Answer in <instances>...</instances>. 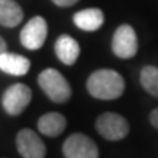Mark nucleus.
<instances>
[{
  "mask_svg": "<svg viewBox=\"0 0 158 158\" xmlns=\"http://www.w3.org/2000/svg\"><path fill=\"white\" fill-rule=\"evenodd\" d=\"M86 89L98 100H116L123 94L124 79L122 75L111 69H100L86 81Z\"/></svg>",
  "mask_w": 158,
  "mask_h": 158,
  "instance_id": "nucleus-1",
  "label": "nucleus"
},
{
  "mask_svg": "<svg viewBox=\"0 0 158 158\" xmlns=\"http://www.w3.org/2000/svg\"><path fill=\"white\" fill-rule=\"evenodd\" d=\"M38 85L54 102H66L72 95L69 82L56 69H45L38 76Z\"/></svg>",
  "mask_w": 158,
  "mask_h": 158,
  "instance_id": "nucleus-2",
  "label": "nucleus"
},
{
  "mask_svg": "<svg viewBox=\"0 0 158 158\" xmlns=\"http://www.w3.org/2000/svg\"><path fill=\"white\" fill-rule=\"evenodd\" d=\"M95 127L98 133L108 141H120L129 133L127 120L117 113H104L97 118Z\"/></svg>",
  "mask_w": 158,
  "mask_h": 158,
  "instance_id": "nucleus-3",
  "label": "nucleus"
},
{
  "mask_svg": "<svg viewBox=\"0 0 158 158\" xmlns=\"http://www.w3.org/2000/svg\"><path fill=\"white\" fill-rule=\"evenodd\" d=\"M31 98H32V92L29 89V86L23 84H15L5 91L2 104L7 114L18 116L28 107Z\"/></svg>",
  "mask_w": 158,
  "mask_h": 158,
  "instance_id": "nucleus-4",
  "label": "nucleus"
},
{
  "mask_svg": "<svg viewBox=\"0 0 158 158\" xmlns=\"http://www.w3.org/2000/svg\"><path fill=\"white\" fill-rule=\"evenodd\" d=\"M63 155L64 158H98V148L89 136L73 133L63 143Z\"/></svg>",
  "mask_w": 158,
  "mask_h": 158,
  "instance_id": "nucleus-5",
  "label": "nucleus"
},
{
  "mask_svg": "<svg viewBox=\"0 0 158 158\" xmlns=\"http://www.w3.org/2000/svg\"><path fill=\"white\" fill-rule=\"evenodd\" d=\"M113 53L120 59H130L138 51V38L130 25H120L113 35Z\"/></svg>",
  "mask_w": 158,
  "mask_h": 158,
  "instance_id": "nucleus-6",
  "label": "nucleus"
},
{
  "mask_svg": "<svg viewBox=\"0 0 158 158\" xmlns=\"http://www.w3.org/2000/svg\"><path fill=\"white\" fill-rule=\"evenodd\" d=\"M48 27L44 18L35 16L29 19L28 23L21 31V43L28 50H38L43 47L47 38Z\"/></svg>",
  "mask_w": 158,
  "mask_h": 158,
  "instance_id": "nucleus-7",
  "label": "nucleus"
},
{
  "mask_svg": "<svg viewBox=\"0 0 158 158\" xmlns=\"http://www.w3.org/2000/svg\"><path fill=\"white\" fill-rule=\"evenodd\" d=\"M16 148L23 158H44L45 145L31 129H22L16 135Z\"/></svg>",
  "mask_w": 158,
  "mask_h": 158,
  "instance_id": "nucleus-8",
  "label": "nucleus"
},
{
  "mask_svg": "<svg viewBox=\"0 0 158 158\" xmlns=\"http://www.w3.org/2000/svg\"><path fill=\"white\" fill-rule=\"evenodd\" d=\"M56 56L59 57V60L64 64H73L79 57L81 48H79L78 41L72 38L70 35H60L56 41Z\"/></svg>",
  "mask_w": 158,
  "mask_h": 158,
  "instance_id": "nucleus-9",
  "label": "nucleus"
},
{
  "mask_svg": "<svg viewBox=\"0 0 158 158\" xmlns=\"http://www.w3.org/2000/svg\"><path fill=\"white\" fill-rule=\"evenodd\" d=\"M31 68V62L27 57L15 53H3L0 56V70L13 76H22L28 73Z\"/></svg>",
  "mask_w": 158,
  "mask_h": 158,
  "instance_id": "nucleus-10",
  "label": "nucleus"
},
{
  "mask_svg": "<svg viewBox=\"0 0 158 158\" xmlns=\"http://www.w3.org/2000/svg\"><path fill=\"white\" fill-rule=\"evenodd\" d=\"M73 22L79 29L91 32V31H97L104 23V15L97 7L84 9V10H79L75 13Z\"/></svg>",
  "mask_w": 158,
  "mask_h": 158,
  "instance_id": "nucleus-11",
  "label": "nucleus"
},
{
  "mask_svg": "<svg viewBox=\"0 0 158 158\" xmlns=\"http://www.w3.org/2000/svg\"><path fill=\"white\" fill-rule=\"evenodd\" d=\"M66 129V118L60 113H47L41 116L38 120V130L45 136H56L62 135Z\"/></svg>",
  "mask_w": 158,
  "mask_h": 158,
  "instance_id": "nucleus-12",
  "label": "nucleus"
},
{
  "mask_svg": "<svg viewBox=\"0 0 158 158\" xmlns=\"http://www.w3.org/2000/svg\"><path fill=\"white\" fill-rule=\"evenodd\" d=\"M22 18V7L15 0H0V25L13 28L21 23Z\"/></svg>",
  "mask_w": 158,
  "mask_h": 158,
  "instance_id": "nucleus-13",
  "label": "nucleus"
},
{
  "mask_svg": "<svg viewBox=\"0 0 158 158\" xmlns=\"http://www.w3.org/2000/svg\"><path fill=\"white\" fill-rule=\"evenodd\" d=\"M141 84L143 89L152 97L158 98V68L145 66L141 72Z\"/></svg>",
  "mask_w": 158,
  "mask_h": 158,
  "instance_id": "nucleus-14",
  "label": "nucleus"
},
{
  "mask_svg": "<svg viewBox=\"0 0 158 158\" xmlns=\"http://www.w3.org/2000/svg\"><path fill=\"white\" fill-rule=\"evenodd\" d=\"M57 6H62V7H69V6L78 3V0H53Z\"/></svg>",
  "mask_w": 158,
  "mask_h": 158,
  "instance_id": "nucleus-15",
  "label": "nucleus"
},
{
  "mask_svg": "<svg viewBox=\"0 0 158 158\" xmlns=\"http://www.w3.org/2000/svg\"><path fill=\"white\" fill-rule=\"evenodd\" d=\"M149 122L155 129H158V108H155L152 113L149 114Z\"/></svg>",
  "mask_w": 158,
  "mask_h": 158,
  "instance_id": "nucleus-16",
  "label": "nucleus"
},
{
  "mask_svg": "<svg viewBox=\"0 0 158 158\" xmlns=\"http://www.w3.org/2000/svg\"><path fill=\"white\" fill-rule=\"evenodd\" d=\"M3 53H6V43H5V40L0 37V56H2Z\"/></svg>",
  "mask_w": 158,
  "mask_h": 158,
  "instance_id": "nucleus-17",
  "label": "nucleus"
}]
</instances>
